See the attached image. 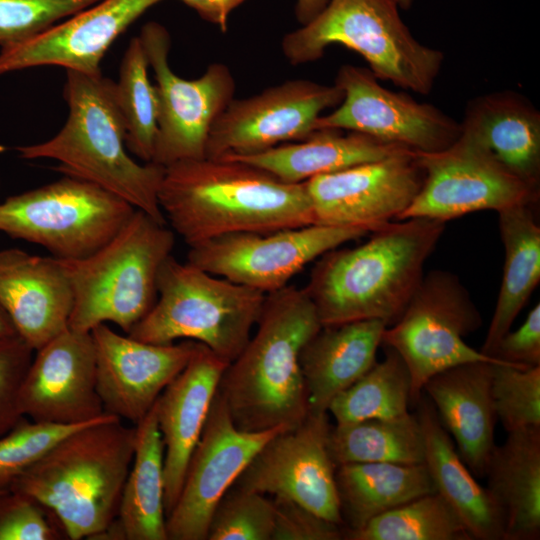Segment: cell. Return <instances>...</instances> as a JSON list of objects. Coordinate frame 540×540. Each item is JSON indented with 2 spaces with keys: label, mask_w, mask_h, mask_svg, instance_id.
<instances>
[{
  "label": "cell",
  "mask_w": 540,
  "mask_h": 540,
  "mask_svg": "<svg viewBox=\"0 0 540 540\" xmlns=\"http://www.w3.org/2000/svg\"><path fill=\"white\" fill-rule=\"evenodd\" d=\"M158 201L170 228L189 247L229 234L315 223L305 182L286 183L231 159L205 157L165 167Z\"/></svg>",
  "instance_id": "6da1fadb"
},
{
  "label": "cell",
  "mask_w": 540,
  "mask_h": 540,
  "mask_svg": "<svg viewBox=\"0 0 540 540\" xmlns=\"http://www.w3.org/2000/svg\"><path fill=\"white\" fill-rule=\"evenodd\" d=\"M445 222L409 218L387 222L353 248L332 249L304 287L322 326L359 320L395 323L423 278Z\"/></svg>",
  "instance_id": "7a4b0ae2"
},
{
  "label": "cell",
  "mask_w": 540,
  "mask_h": 540,
  "mask_svg": "<svg viewBox=\"0 0 540 540\" xmlns=\"http://www.w3.org/2000/svg\"><path fill=\"white\" fill-rule=\"evenodd\" d=\"M256 326L218 392L241 431L294 428L309 412L300 352L322 324L304 288L287 285L266 294Z\"/></svg>",
  "instance_id": "3957f363"
},
{
  "label": "cell",
  "mask_w": 540,
  "mask_h": 540,
  "mask_svg": "<svg viewBox=\"0 0 540 540\" xmlns=\"http://www.w3.org/2000/svg\"><path fill=\"white\" fill-rule=\"evenodd\" d=\"M136 427L106 413L58 442L9 486L60 521L70 540L94 539L118 516Z\"/></svg>",
  "instance_id": "277c9868"
},
{
  "label": "cell",
  "mask_w": 540,
  "mask_h": 540,
  "mask_svg": "<svg viewBox=\"0 0 540 540\" xmlns=\"http://www.w3.org/2000/svg\"><path fill=\"white\" fill-rule=\"evenodd\" d=\"M66 71L65 125L48 141L17 147L20 157L53 159L65 175L91 182L167 224L158 201L165 167L139 164L127 153L115 82L102 74Z\"/></svg>",
  "instance_id": "5b68a950"
},
{
  "label": "cell",
  "mask_w": 540,
  "mask_h": 540,
  "mask_svg": "<svg viewBox=\"0 0 540 540\" xmlns=\"http://www.w3.org/2000/svg\"><path fill=\"white\" fill-rule=\"evenodd\" d=\"M175 244L173 230L136 209L101 248L78 260H60L74 304L69 329L91 332L108 322L126 334L152 308L160 267Z\"/></svg>",
  "instance_id": "8992f818"
},
{
  "label": "cell",
  "mask_w": 540,
  "mask_h": 540,
  "mask_svg": "<svg viewBox=\"0 0 540 540\" xmlns=\"http://www.w3.org/2000/svg\"><path fill=\"white\" fill-rule=\"evenodd\" d=\"M398 9L394 0H329L311 22L283 37V55L290 64L301 65L339 44L360 54L377 79L426 95L444 55L414 38Z\"/></svg>",
  "instance_id": "52a82bcc"
},
{
  "label": "cell",
  "mask_w": 540,
  "mask_h": 540,
  "mask_svg": "<svg viewBox=\"0 0 540 540\" xmlns=\"http://www.w3.org/2000/svg\"><path fill=\"white\" fill-rule=\"evenodd\" d=\"M265 297L170 255L158 272L154 305L127 335L160 345L192 340L231 363L247 344Z\"/></svg>",
  "instance_id": "ba28073f"
},
{
  "label": "cell",
  "mask_w": 540,
  "mask_h": 540,
  "mask_svg": "<svg viewBox=\"0 0 540 540\" xmlns=\"http://www.w3.org/2000/svg\"><path fill=\"white\" fill-rule=\"evenodd\" d=\"M135 210L111 192L65 175L0 203V231L40 245L54 258L78 260L105 245Z\"/></svg>",
  "instance_id": "9c48e42d"
},
{
  "label": "cell",
  "mask_w": 540,
  "mask_h": 540,
  "mask_svg": "<svg viewBox=\"0 0 540 540\" xmlns=\"http://www.w3.org/2000/svg\"><path fill=\"white\" fill-rule=\"evenodd\" d=\"M481 325L480 312L454 274L435 270L423 276L399 319L384 329L381 341L407 365L413 403L423 395L427 380L441 371L468 362L504 363L465 342L464 337Z\"/></svg>",
  "instance_id": "30bf717a"
},
{
  "label": "cell",
  "mask_w": 540,
  "mask_h": 540,
  "mask_svg": "<svg viewBox=\"0 0 540 540\" xmlns=\"http://www.w3.org/2000/svg\"><path fill=\"white\" fill-rule=\"evenodd\" d=\"M148 64L154 72L158 100V132L153 163L205 158L212 125L234 98L235 80L228 66L209 65L193 80L181 78L169 65L170 35L154 21L139 34Z\"/></svg>",
  "instance_id": "8fae6325"
},
{
  "label": "cell",
  "mask_w": 540,
  "mask_h": 540,
  "mask_svg": "<svg viewBox=\"0 0 540 540\" xmlns=\"http://www.w3.org/2000/svg\"><path fill=\"white\" fill-rule=\"evenodd\" d=\"M370 232L361 227L310 224L269 233H235L193 245L187 261L213 275L264 294L326 252Z\"/></svg>",
  "instance_id": "7c38bea8"
},
{
  "label": "cell",
  "mask_w": 540,
  "mask_h": 540,
  "mask_svg": "<svg viewBox=\"0 0 540 540\" xmlns=\"http://www.w3.org/2000/svg\"><path fill=\"white\" fill-rule=\"evenodd\" d=\"M416 155L424 172L423 183L397 220L428 218L446 222L476 211L500 212L517 205H536L538 201L539 190L514 176L463 134L442 151Z\"/></svg>",
  "instance_id": "4fadbf2b"
},
{
  "label": "cell",
  "mask_w": 540,
  "mask_h": 540,
  "mask_svg": "<svg viewBox=\"0 0 540 540\" xmlns=\"http://www.w3.org/2000/svg\"><path fill=\"white\" fill-rule=\"evenodd\" d=\"M378 80L369 68L341 66L334 83L343 91V99L331 113L318 118L315 130L357 132L419 153L442 151L459 138L460 122L434 105L383 87Z\"/></svg>",
  "instance_id": "5bb4252c"
},
{
  "label": "cell",
  "mask_w": 540,
  "mask_h": 540,
  "mask_svg": "<svg viewBox=\"0 0 540 540\" xmlns=\"http://www.w3.org/2000/svg\"><path fill=\"white\" fill-rule=\"evenodd\" d=\"M343 91L335 83L305 79L285 81L251 97L233 98L218 116L206 144V158L244 156L301 141L315 130L328 108L337 107Z\"/></svg>",
  "instance_id": "9a60e30c"
},
{
  "label": "cell",
  "mask_w": 540,
  "mask_h": 540,
  "mask_svg": "<svg viewBox=\"0 0 540 540\" xmlns=\"http://www.w3.org/2000/svg\"><path fill=\"white\" fill-rule=\"evenodd\" d=\"M246 432L233 423L220 393L189 459L177 502L166 517L168 540H207L212 514L258 450L281 431Z\"/></svg>",
  "instance_id": "2e32d148"
},
{
  "label": "cell",
  "mask_w": 540,
  "mask_h": 540,
  "mask_svg": "<svg viewBox=\"0 0 540 540\" xmlns=\"http://www.w3.org/2000/svg\"><path fill=\"white\" fill-rule=\"evenodd\" d=\"M328 412H308L296 427L279 432L253 456L232 486L294 501L342 525L328 450Z\"/></svg>",
  "instance_id": "e0dca14e"
},
{
  "label": "cell",
  "mask_w": 540,
  "mask_h": 540,
  "mask_svg": "<svg viewBox=\"0 0 540 540\" xmlns=\"http://www.w3.org/2000/svg\"><path fill=\"white\" fill-rule=\"evenodd\" d=\"M423 179L416 152L402 150L313 177L305 185L316 224L354 226L372 232L402 215Z\"/></svg>",
  "instance_id": "ac0fdd59"
},
{
  "label": "cell",
  "mask_w": 540,
  "mask_h": 540,
  "mask_svg": "<svg viewBox=\"0 0 540 540\" xmlns=\"http://www.w3.org/2000/svg\"><path fill=\"white\" fill-rule=\"evenodd\" d=\"M96 352L97 390L104 412L135 425L185 368L198 342L153 344L100 324L90 332Z\"/></svg>",
  "instance_id": "d6986e66"
},
{
  "label": "cell",
  "mask_w": 540,
  "mask_h": 540,
  "mask_svg": "<svg viewBox=\"0 0 540 540\" xmlns=\"http://www.w3.org/2000/svg\"><path fill=\"white\" fill-rule=\"evenodd\" d=\"M19 392L32 421L79 424L105 414L97 390L96 352L90 332L67 329L38 349Z\"/></svg>",
  "instance_id": "ffe728a7"
},
{
  "label": "cell",
  "mask_w": 540,
  "mask_h": 540,
  "mask_svg": "<svg viewBox=\"0 0 540 540\" xmlns=\"http://www.w3.org/2000/svg\"><path fill=\"white\" fill-rule=\"evenodd\" d=\"M159 1L101 0L29 41L1 48L0 75L45 65L101 74L113 41Z\"/></svg>",
  "instance_id": "44dd1931"
},
{
  "label": "cell",
  "mask_w": 540,
  "mask_h": 540,
  "mask_svg": "<svg viewBox=\"0 0 540 540\" xmlns=\"http://www.w3.org/2000/svg\"><path fill=\"white\" fill-rule=\"evenodd\" d=\"M228 364L205 345L198 343L188 364L155 402L164 445L166 517L177 502L189 459Z\"/></svg>",
  "instance_id": "7402d4cb"
},
{
  "label": "cell",
  "mask_w": 540,
  "mask_h": 540,
  "mask_svg": "<svg viewBox=\"0 0 540 540\" xmlns=\"http://www.w3.org/2000/svg\"><path fill=\"white\" fill-rule=\"evenodd\" d=\"M493 362L476 361L441 371L424 384L442 426L473 475L485 476L495 448L496 413L491 393Z\"/></svg>",
  "instance_id": "603a6c76"
},
{
  "label": "cell",
  "mask_w": 540,
  "mask_h": 540,
  "mask_svg": "<svg viewBox=\"0 0 540 540\" xmlns=\"http://www.w3.org/2000/svg\"><path fill=\"white\" fill-rule=\"evenodd\" d=\"M73 304L70 280L57 258L31 255L0 271V305L33 351L69 328Z\"/></svg>",
  "instance_id": "cb8c5ba5"
},
{
  "label": "cell",
  "mask_w": 540,
  "mask_h": 540,
  "mask_svg": "<svg viewBox=\"0 0 540 540\" xmlns=\"http://www.w3.org/2000/svg\"><path fill=\"white\" fill-rule=\"evenodd\" d=\"M460 125L461 134L539 190L540 113L526 97L515 91H498L474 98Z\"/></svg>",
  "instance_id": "d4e9b609"
},
{
  "label": "cell",
  "mask_w": 540,
  "mask_h": 540,
  "mask_svg": "<svg viewBox=\"0 0 540 540\" xmlns=\"http://www.w3.org/2000/svg\"><path fill=\"white\" fill-rule=\"evenodd\" d=\"M381 320H359L322 326L303 346L299 364L310 412H328L332 400L376 362Z\"/></svg>",
  "instance_id": "484cf974"
},
{
  "label": "cell",
  "mask_w": 540,
  "mask_h": 540,
  "mask_svg": "<svg viewBox=\"0 0 540 540\" xmlns=\"http://www.w3.org/2000/svg\"><path fill=\"white\" fill-rule=\"evenodd\" d=\"M417 405L424 437V464L436 492L455 511L472 540H503L504 519L488 489L474 479L432 403L422 395Z\"/></svg>",
  "instance_id": "4316f807"
},
{
  "label": "cell",
  "mask_w": 540,
  "mask_h": 540,
  "mask_svg": "<svg viewBox=\"0 0 540 540\" xmlns=\"http://www.w3.org/2000/svg\"><path fill=\"white\" fill-rule=\"evenodd\" d=\"M485 476L504 519L503 540H539L540 427L509 432L495 446Z\"/></svg>",
  "instance_id": "83f0119b"
},
{
  "label": "cell",
  "mask_w": 540,
  "mask_h": 540,
  "mask_svg": "<svg viewBox=\"0 0 540 540\" xmlns=\"http://www.w3.org/2000/svg\"><path fill=\"white\" fill-rule=\"evenodd\" d=\"M402 150L408 149L357 132L318 129L301 141L284 143L256 154L222 158L250 164L281 181L296 184Z\"/></svg>",
  "instance_id": "f1b7e54d"
},
{
  "label": "cell",
  "mask_w": 540,
  "mask_h": 540,
  "mask_svg": "<svg viewBox=\"0 0 540 540\" xmlns=\"http://www.w3.org/2000/svg\"><path fill=\"white\" fill-rule=\"evenodd\" d=\"M533 204L498 212L504 267L494 313L481 348L491 357L540 282V226Z\"/></svg>",
  "instance_id": "f546056e"
},
{
  "label": "cell",
  "mask_w": 540,
  "mask_h": 540,
  "mask_svg": "<svg viewBox=\"0 0 540 540\" xmlns=\"http://www.w3.org/2000/svg\"><path fill=\"white\" fill-rule=\"evenodd\" d=\"M335 481L343 524L350 530L415 498L436 492L424 463L343 464L336 467Z\"/></svg>",
  "instance_id": "4dcf8cb0"
},
{
  "label": "cell",
  "mask_w": 540,
  "mask_h": 540,
  "mask_svg": "<svg viewBox=\"0 0 540 540\" xmlns=\"http://www.w3.org/2000/svg\"><path fill=\"white\" fill-rule=\"evenodd\" d=\"M136 442L116 520L125 540H168L164 445L155 404L136 425Z\"/></svg>",
  "instance_id": "1f68e13d"
},
{
  "label": "cell",
  "mask_w": 540,
  "mask_h": 540,
  "mask_svg": "<svg viewBox=\"0 0 540 540\" xmlns=\"http://www.w3.org/2000/svg\"><path fill=\"white\" fill-rule=\"evenodd\" d=\"M328 450L335 466L349 463H424V437L417 414L331 426Z\"/></svg>",
  "instance_id": "d6a6232c"
},
{
  "label": "cell",
  "mask_w": 540,
  "mask_h": 540,
  "mask_svg": "<svg viewBox=\"0 0 540 540\" xmlns=\"http://www.w3.org/2000/svg\"><path fill=\"white\" fill-rule=\"evenodd\" d=\"M385 348V358L375 364L355 383L338 394L328 413L336 424L368 419H388L409 413L412 403V380L401 356Z\"/></svg>",
  "instance_id": "836d02e7"
},
{
  "label": "cell",
  "mask_w": 540,
  "mask_h": 540,
  "mask_svg": "<svg viewBox=\"0 0 540 540\" xmlns=\"http://www.w3.org/2000/svg\"><path fill=\"white\" fill-rule=\"evenodd\" d=\"M345 540H472L451 506L437 493L415 498L367 522L344 527Z\"/></svg>",
  "instance_id": "e575fe53"
},
{
  "label": "cell",
  "mask_w": 540,
  "mask_h": 540,
  "mask_svg": "<svg viewBox=\"0 0 540 540\" xmlns=\"http://www.w3.org/2000/svg\"><path fill=\"white\" fill-rule=\"evenodd\" d=\"M148 60L139 36L131 39L123 56L116 101L124 119L126 147L144 162H152L158 132V100L148 77Z\"/></svg>",
  "instance_id": "d590c367"
},
{
  "label": "cell",
  "mask_w": 540,
  "mask_h": 540,
  "mask_svg": "<svg viewBox=\"0 0 540 540\" xmlns=\"http://www.w3.org/2000/svg\"><path fill=\"white\" fill-rule=\"evenodd\" d=\"M266 496L231 486L212 514L207 540H272L275 506Z\"/></svg>",
  "instance_id": "8d00e7d4"
},
{
  "label": "cell",
  "mask_w": 540,
  "mask_h": 540,
  "mask_svg": "<svg viewBox=\"0 0 540 540\" xmlns=\"http://www.w3.org/2000/svg\"><path fill=\"white\" fill-rule=\"evenodd\" d=\"M491 393L497 420L507 433L540 427V366L495 363Z\"/></svg>",
  "instance_id": "74e56055"
},
{
  "label": "cell",
  "mask_w": 540,
  "mask_h": 540,
  "mask_svg": "<svg viewBox=\"0 0 540 540\" xmlns=\"http://www.w3.org/2000/svg\"><path fill=\"white\" fill-rule=\"evenodd\" d=\"M103 416L91 422L70 425L28 421L23 416L0 437V490H8L17 477L66 436Z\"/></svg>",
  "instance_id": "f35d334b"
},
{
  "label": "cell",
  "mask_w": 540,
  "mask_h": 540,
  "mask_svg": "<svg viewBox=\"0 0 540 540\" xmlns=\"http://www.w3.org/2000/svg\"><path fill=\"white\" fill-rule=\"evenodd\" d=\"M101 0H0V46L11 47L42 34Z\"/></svg>",
  "instance_id": "ab89813d"
},
{
  "label": "cell",
  "mask_w": 540,
  "mask_h": 540,
  "mask_svg": "<svg viewBox=\"0 0 540 540\" xmlns=\"http://www.w3.org/2000/svg\"><path fill=\"white\" fill-rule=\"evenodd\" d=\"M67 538L57 517L33 498L0 490V540H59Z\"/></svg>",
  "instance_id": "60d3db41"
},
{
  "label": "cell",
  "mask_w": 540,
  "mask_h": 540,
  "mask_svg": "<svg viewBox=\"0 0 540 540\" xmlns=\"http://www.w3.org/2000/svg\"><path fill=\"white\" fill-rule=\"evenodd\" d=\"M32 353L18 335L0 340V437L23 417L19 392Z\"/></svg>",
  "instance_id": "b9f144b4"
},
{
  "label": "cell",
  "mask_w": 540,
  "mask_h": 540,
  "mask_svg": "<svg viewBox=\"0 0 540 540\" xmlns=\"http://www.w3.org/2000/svg\"><path fill=\"white\" fill-rule=\"evenodd\" d=\"M275 521L272 540H340L344 526L317 515L304 506L273 497Z\"/></svg>",
  "instance_id": "7bdbcfd3"
},
{
  "label": "cell",
  "mask_w": 540,
  "mask_h": 540,
  "mask_svg": "<svg viewBox=\"0 0 540 540\" xmlns=\"http://www.w3.org/2000/svg\"><path fill=\"white\" fill-rule=\"evenodd\" d=\"M491 357L520 367L540 366V303L530 310L520 327L510 329L501 338Z\"/></svg>",
  "instance_id": "ee69618b"
},
{
  "label": "cell",
  "mask_w": 540,
  "mask_h": 540,
  "mask_svg": "<svg viewBox=\"0 0 540 540\" xmlns=\"http://www.w3.org/2000/svg\"><path fill=\"white\" fill-rule=\"evenodd\" d=\"M192 8L203 20L227 31L231 13L247 0H179Z\"/></svg>",
  "instance_id": "f6af8a7d"
},
{
  "label": "cell",
  "mask_w": 540,
  "mask_h": 540,
  "mask_svg": "<svg viewBox=\"0 0 540 540\" xmlns=\"http://www.w3.org/2000/svg\"><path fill=\"white\" fill-rule=\"evenodd\" d=\"M329 0H297L295 15L301 25L311 22L328 4Z\"/></svg>",
  "instance_id": "bcb514c9"
},
{
  "label": "cell",
  "mask_w": 540,
  "mask_h": 540,
  "mask_svg": "<svg viewBox=\"0 0 540 540\" xmlns=\"http://www.w3.org/2000/svg\"><path fill=\"white\" fill-rule=\"evenodd\" d=\"M31 255L20 249L0 250V271L27 260Z\"/></svg>",
  "instance_id": "7dc6e473"
},
{
  "label": "cell",
  "mask_w": 540,
  "mask_h": 540,
  "mask_svg": "<svg viewBox=\"0 0 540 540\" xmlns=\"http://www.w3.org/2000/svg\"><path fill=\"white\" fill-rule=\"evenodd\" d=\"M17 332L8 317L7 313L0 305V340L6 339L9 337L16 336Z\"/></svg>",
  "instance_id": "c3c4849f"
},
{
  "label": "cell",
  "mask_w": 540,
  "mask_h": 540,
  "mask_svg": "<svg viewBox=\"0 0 540 540\" xmlns=\"http://www.w3.org/2000/svg\"><path fill=\"white\" fill-rule=\"evenodd\" d=\"M397 5L399 6V8H402V9H409L412 5V2L413 0H394Z\"/></svg>",
  "instance_id": "681fc988"
}]
</instances>
